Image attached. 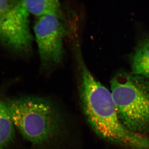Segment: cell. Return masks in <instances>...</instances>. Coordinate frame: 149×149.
Returning <instances> with one entry per match:
<instances>
[{
	"label": "cell",
	"instance_id": "6da1fadb",
	"mask_svg": "<svg viewBox=\"0 0 149 149\" xmlns=\"http://www.w3.org/2000/svg\"><path fill=\"white\" fill-rule=\"evenodd\" d=\"M75 56L79 90L84 114L90 126L101 138L128 149H149V137L132 132L118 115L111 92L93 76L78 47Z\"/></svg>",
	"mask_w": 149,
	"mask_h": 149
},
{
	"label": "cell",
	"instance_id": "7a4b0ae2",
	"mask_svg": "<svg viewBox=\"0 0 149 149\" xmlns=\"http://www.w3.org/2000/svg\"><path fill=\"white\" fill-rule=\"evenodd\" d=\"M14 127L27 141L40 145L59 134L62 119L50 101L41 97H22L6 101Z\"/></svg>",
	"mask_w": 149,
	"mask_h": 149
},
{
	"label": "cell",
	"instance_id": "3957f363",
	"mask_svg": "<svg viewBox=\"0 0 149 149\" xmlns=\"http://www.w3.org/2000/svg\"><path fill=\"white\" fill-rule=\"evenodd\" d=\"M110 86L122 124L135 133L143 135L149 133V80L123 72L113 77Z\"/></svg>",
	"mask_w": 149,
	"mask_h": 149
},
{
	"label": "cell",
	"instance_id": "277c9868",
	"mask_svg": "<svg viewBox=\"0 0 149 149\" xmlns=\"http://www.w3.org/2000/svg\"><path fill=\"white\" fill-rule=\"evenodd\" d=\"M29 15L22 1L0 0V43L19 52L29 51L33 41Z\"/></svg>",
	"mask_w": 149,
	"mask_h": 149
},
{
	"label": "cell",
	"instance_id": "5b68a950",
	"mask_svg": "<svg viewBox=\"0 0 149 149\" xmlns=\"http://www.w3.org/2000/svg\"><path fill=\"white\" fill-rule=\"evenodd\" d=\"M34 31L44 66L59 64L64 55L63 41L67 31L61 13L39 17L34 25Z\"/></svg>",
	"mask_w": 149,
	"mask_h": 149
},
{
	"label": "cell",
	"instance_id": "8992f818",
	"mask_svg": "<svg viewBox=\"0 0 149 149\" xmlns=\"http://www.w3.org/2000/svg\"><path fill=\"white\" fill-rule=\"evenodd\" d=\"M149 80V40L139 43L131 59V73Z\"/></svg>",
	"mask_w": 149,
	"mask_h": 149
},
{
	"label": "cell",
	"instance_id": "52a82bcc",
	"mask_svg": "<svg viewBox=\"0 0 149 149\" xmlns=\"http://www.w3.org/2000/svg\"><path fill=\"white\" fill-rule=\"evenodd\" d=\"M15 138V127L6 101L0 99V149H6Z\"/></svg>",
	"mask_w": 149,
	"mask_h": 149
},
{
	"label": "cell",
	"instance_id": "ba28073f",
	"mask_svg": "<svg viewBox=\"0 0 149 149\" xmlns=\"http://www.w3.org/2000/svg\"><path fill=\"white\" fill-rule=\"evenodd\" d=\"M22 2L29 14L38 17L61 13V4L57 0H25Z\"/></svg>",
	"mask_w": 149,
	"mask_h": 149
}]
</instances>
